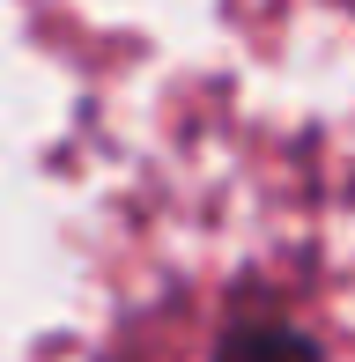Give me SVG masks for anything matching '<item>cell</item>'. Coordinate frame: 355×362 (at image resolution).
Segmentation results:
<instances>
[{
  "instance_id": "1",
  "label": "cell",
  "mask_w": 355,
  "mask_h": 362,
  "mask_svg": "<svg viewBox=\"0 0 355 362\" xmlns=\"http://www.w3.org/2000/svg\"><path fill=\"white\" fill-rule=\"evenodd\" d=\"M215 362H318V340L296 333V325H281V318H252V325H230V333H222Z\"/></svg>"
}]
</instances>
